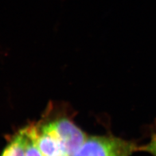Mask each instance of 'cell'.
I'll use <instances>...</instances> for the list:
<instances>
[{
	"label": "cell",
	"mask_w": 156,
	"mask_h": 156,
	"mask_svg": "<svg viewBox=\"0 0 156 156\" xmlns=\"http://www.w3.org/2000/svg\"><path fill=\"white\" fill-rule=\"evenodd\" d=\"M138 150L144 151V152H148L154 156H156V134L152 136V138L148 144L139 147Z\"/></svg>",
	"instance_id": "cell-6"
},
{
	"label": "cell",
	"mask_w": 156,
	"mask_h": 156,
	"mask_svg": "<svg viewBox=\"0 0 156 156\" xmlns=\"http://www.w3.org/2000/svg\"><path fill=\"white\" fill-rule=\"evenodd\" d=\"M1 156H25L22 136L19 133L4 149Z\"/></svg>",
	"instance_id": "cell-5"
},
{
	"label": "cell",
	"mask_w": 156,
	"mask_h": 156,
	"mask_svg": "<svg viewBox=\"0 0 156 156\" xmlns=\"http://www.w3.org/2000/svg\"><path fill=\"white\" fill-rule=\"evenodd\" d=\"M37 132L35 126L27 127L19 132L22 139L25 156H43L37 144Z\"/></svg>",
	"instance_id": "cell-4"
},
{
	"label": "cell",
	"mask_w": 156,
	"mask_h": 156,
	"mask_svg": "<svg viewBox=\"0 0 156 156\" xmlns=\"http://www.w3.org/2000/svg\"><path fill=\"white\" fill-rule=\"evenodd\" d=\"M42 128L60 141L68 156L77 152L87 139L84 133L67 119L55 120Z\"/></svg>",
	"instance_id": "cell-2"
},
{
	"label": "cell",
	"mask_w": 156,
	"mask_h": 156,
	"mask_svg": "<svg viewBox=\"0 0 156 156\" xmlns=\"http://www.w3.org/2000/svg\"><path fill=\"white\" fill-rule=\"evenodd\" d=\"M36 141L43 156H68L60 141L42 128L37 130Z\"/></svg>",
	"instance_id": "cell-3"
},
{
	"label": "cell",
	"mask_w": 156,
	"mask_h": 156,
	"mask_svg": "<svg viewBox=\"0 0 156 156\" xmlns=\"http://www.w3.org/2000/svg\"><path fill=\"white\" fill-rule=\"evenodd\" d=\"M139 146L112 136H91L72 156H130Z\"/></svg>",
	"instance_id": "cell-1"
}]
</instances>
